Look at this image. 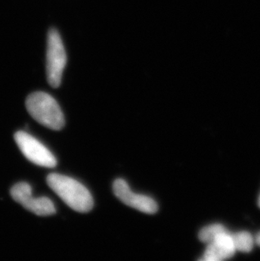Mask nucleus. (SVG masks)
I'll use <instances>...</instances> for the list:
<instances>
[{
    "label": "nucleus",
    "instance_id": "obj_9",
    "mask_svg": "<svg viewBox=\"0 0 260 261\" xmlns=\"http://www.w3.org/2000/svg\"><path fill=\"white\" fill-rule=\"evenodd\" d=\"M227 230L223 225L221 224H212L207 227H204L203 229L199 232V239L200 241L205 244H210L211 241H213L215 238L221 232H226Z\"/></svg>",
    "mask_w": 260,
    "mask_h": 261
},
{
    "label": "nucleus",
    "instance_id": "obj_11",
    "mask_svg": "<svg viewBox=\"0 0 260 261\" xmlns=\"http://www.w3.org/2000/svg\"><path fill=\"white\" fill-rule=\"evenodd\" d=\"M258 206L260 207V195H259V198H258Z\"/></svg>",
    "mask_w": 260,
    "mask_h": 261
},
{
    "label": "nucleus",
    "instance_id": "obj_6",
    "mask_svg": "<svg viewBox=\"0 0 260 261\" xmlns=\"http://www.w3.org/2000/svg\"><path fill=\"white\" fill-rule=\"evenodd\" d=\"M113 190L114 195L128 206L147 214H154L158 211V205L152 198L133 192L125 180H115Z\"/></svg>",
    "mask_w": 260,
    "mask_h": 261
},
{
    "label": "nucleus",
    "instance_id": "obj_5",
    "mask_svg": "<svg viewBox=\"0 0 260 261\" xmlns=\"http://www.w3.org/2000/svg\"><path fill=\"white\" fill-rule=\"evenodd\" d=\"M10 195L15 202L21 204L33 214L47 217L56 212L55 205L48 198L32 196V187L27 182H19L13 186Z\"/></svg>",
    "mask_w": 260,
    "mask_h": 261
},
{
    "label": "nucleus",
    "instance_id": "obj_7",
    "mask_svg": "<svg viewBox=\"0 0 260 261\" xmlns=\"http://www.w3.org/2000/svg\"><path fill=\"white\" fill-rule=\"evenodd\" d=\"M236 248L231 232H221L208 244L203 259L205 261H221L229 259L235 254Z\"/></svg>",
    "mask_w": 260,
    "mask_h": 261
},
{
    "label": "nucleus",
    "instance_id": "obj_3",
    "mask_svg": "<svg viewBox=\"0 0 260 261\" xmlns=\"http://www.w3.org/2000/svg\"><path fill=\"white\" fill-rule=\"evenodd\" d=\"M66 62V52L61 37L56 30H51L48 32L47 47V82L51 87L57 88L61 84Z\"/></svg>",
    "mask_w": 260,
    "mask_h": 261
},
{
    "label": "nucleus",
    "instance_id": "obj_1",
    "mask_svg": "<svg viewBox=\"0 0 260 261\" xmlns=\"http://www.w3.org/2000/svg\"><path fill=\"white\" fill-rule=\"evenodd\" d=\"M47 182L64 203L78 212H88L93 208L94 200L91 193L83 185L72 177L52 173Z\"/></svg>",
    "mask_w": 260,
    "mask_h": 261
},
{
    "label": "nucleus",
    "instance_id": "obj_8",
    "mask_svg": "<svg viewBox=\"0 0 260 261\" xmlns=\"http://www.w3.org/2000/svg\"><path fill=\"white\" fill-rule=\"evenodd\" d=\"M231 237H232L234 246L237 251L248 253L253 249L254 240L249 232L245 231L235 232V233H231Z\"/></svg>",
    "mask_w": 260,
    "mask_h": 261
},
{
    "label": "nucleus",
    "instance_id": "obj_10",
    "mask_svg": "<svg viewBox=\"0 0 260 261\" xmlns=\"http://www.w3.org/2000/svg\"><path fill=\"white\" fill-rule=\"evenodd\" d=\"M255 242L256 244H258V246H260V232L256 236Z\"/></svg>",
    "mask_w": 260,
    "mask_h": 261
},
{
    "label": "nucleus",
    "instance_id": "obj_4",
    "mask_svg": "<svg viewBox=\"0 0 260 261\" xmlns=\"http://www.w3.org/2000/svg\"><path fill=\"white\" fill-rule=\"evenodd\" d=\"M15 141L20 151L30 162L45 168H54L57 165L56 158L52 152L25 131L15 133Z\"/></svg>",
    "mask_w": 260,
    "mask_h": 261
},
{
    "label": "nucleus",
    "instance_id": "obj_2",
    "mask_svg": "<svg viewBox=\"0 0 260 261\" xmlns=\"http://www.w3.org/2000/svg\"><path fill=\"white\" fill-rule=\"evenodd\" d=\"M30 115L42 125L54 130L64 126V117L59 103L49 94L37 91L31 94L25 101Z\"/></svg>",
    "mask_w": 260,
    "mask_h": 261
}]
</instances>
